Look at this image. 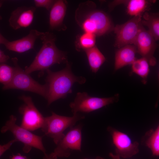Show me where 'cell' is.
Masks as SVG:
<instances>
[{"instance_id": "6da1fadb", "label": "cell", "mask_w": 159, "mask_h": 159, "mask_svg": "<svg viewBox=\"0 0 159 159\" xmlns=\"http://www.w3.org/2000/svg\"><path fill=\"white\" fill-rule=\"evenodd\" d=\"M46 71L47 75L45 81L48 87V105L58 99L65 98L71 93L74 83L82 84L86 81L85 77L77 76L73 73L71 66L68 63L66 67L59 71L54 72L49 69Z\"/></svg>"}, {"instance_id": "7a4b0ae2", "label": "cell", "mask_w": 159, "mask_h": 159, "mask_svg": "<svg viewBox=\"0 0 159 159\" xmlns=\"http://www.w3.org/2000/svg\"><path fill=\"white\" fill-rule=\"evenodd\" d=\"M40 38L42 46L31 64L26 67L24 71L28 74L36 71L46 70L55 64L67 62L65 54L55 45V37L53 34L43 32Z\"/></svg>"}, {"instance_id": "3957f363", "label": "cell", "mask_w": 159, "mask_h": 159, "mask_svg": "<svg viewBox=\"0 0 159 159\" xmlns=\"http://www.w3.org/2000/svg\"><path fill=\"white\" fill-rule=\"evenodd\" d=\"M12 60L14 65V72L13 78L8 84L4 85L3 90L17 89L37 94L47 99L48 87L47 83L42 85L35 81L26 73L19 65L18 59L13 58Z\"/></svg>"}, {"instance_id": "277c9868", "label": "cell", "mask_w": 159, "mask_h": 159, "mask_svg": "<svg viewBox=\"0 0 159 159\" xmlns=\"http://www.w3.org/2000/svg\"><path fill=\"white\" fill-rule=\"evenodd\" d=\"M85 117L84 116L78 113L69 117L52 112L51 116L44 117V125L41 129L45 135L52 138L57 145L65 135L63 132L66 129L72 127L77 121Z\"/></svg>"}, {"instance_id": "5b68a950", "label": "cell", "mask_w": 159, "mask_h": 159, "mask_svg": "<svg viewBox=\"0 0 159 159\" xmlns=\"http://www.w3.org/2000/svg\"><path fill=\"white\" fill-rule=\"evenodd\" d=\"M17 118L14 115L10 117L5 125L1 128V132L4 133L9 131L13 134L17 141H20L24 144L23 151L28 153L32 148H34L46 153V150L43 144L42 137L35 135L16 123Z\"/></svg>"}, {"instance_id": "8992f818", "label": "cell", "mask_w": 159, "mask_h": 159, "mask_svg": "<svg viewBox=\"0 0 159 159\" xmlns=\"http://www.w3.org/2000/svg\"><path fill=\"white\" fill-rule=\"evenodd\" d=\"M118 97L117 94L110 97L100 98L90 96L86 92H79L69 106L73 115L78 112L89 113L117 102Z\"/></svg>"}, {"instance_id": "52a82bcc", "label": "cell", "mask_w": 159, "mask_h": 159, "mask_svg": "<svg viewBox=\"0 0 159 159\" xmlns=\"http://www.w3.org/2000/svg\"><path fill=\"white\" fill-rule=\"evenodd\" d=\"M142 15L133 18L122 24L116 25L113 30L115 34L114 46L119 48L134 43L143 25Z\"/></svg>"}, {"instance_id": "ba28073f", "label": "cell", "mask_w": 159, "mask_h": 159, "mask_svg": "<svg viewBox=\"0 0 159 159\" xmlns=\"http://www.w3.org/2000/svg\"><path fill=\"white\" fill-rule=\"evenodd\" d=\"M82 126L78 125L70 130L57 144L54 151L48 155L52 159L68 157L73 150L81 151Z\"/></svg>"}, {"instance_id": "9c48e42d", "label": "cell", "mask_w": 159, "mask_h": 159, "mask_svg": "<svg viewBox=\"0 0 159 159\" xmlns=\"http://www.w3.org/2000/svg\"><path fill=\"white\" fill-rule=\"evenodd\" d=\"M19 98L24 104L19 109L22 118L21 126L30 131L41 128L44 122V117L34 105L32 98L23 95Z\"/></svg>"}, {"instance_id": "30bf717a", "label": "cell", "mask_w": 159, "mask_h": 159, "mask_svg": "<svg viewBox=\"0 0 159 159\" xmlns=\"http://www.w3.org/2000/svg\"><path fill=\"white\" fill-rule=\"evenodd\" d=\"M85 32L101 36L113 29L114 27L108 16L100 11H94L88 14L82 22Z\"/></svg>"}, {"instance_id": "8fae6325", "label": "cell", "mask_w": 159, "mask_h": 159, "mask_svg": "<svg viewBox=\"0 0 159 159\" xmlns=\"http://www.w3.org/2000/svg\"><path fill=\"white\" fill-rule=\"evenodd\" d=\"M107 130L112 136L116 155L123 158H128L138 153L139 144L138 142H132L127 135L111 127H108Z\"/></svg>"}, {"instance_id": "7c38bea8", "label": "cell", "mask_w": 159, "mask_h": 159, "mask_svg": "<svg viewBox=\"0 0 159 159\" xmlns=\"http://www.w3.org/2000/svg\"><path fill=\"white\" fill-rule=\"evenodd\" d=\"M155 40L148 30L143 26L140 29L134 44L138 52L143 57L147 59L150 65L155 64L153 56L157 45Z\"/></svg>"}, {"instance_id": "4fadbf2b", "label": "cell", "mask_w": 159, "mask_h": 159, "mask_svg": "<svg viewBox=\"0 0 159 159\" xmlns=\"http://www.w3.org/2000/svg\"><path fill=\"white\" fill-rule=\"evenodd\" d=\"M36 10L34 6L18 7L11 14L9 20L10 26L15 30L29 26L32 22Z\"/></svg>"}, {"instance_id": "5bb4252c", "label": "cell", "mask_w": 159, "mask_h": 159, "mask_svg": "<svg viewBox=\"0 0 159 159\" xmlns=\"http://www.w3.org/2000/svg\"><path fill=\"white\" fill-rule=\"evenodd\" d=\"M43 33L36 29H32L26 36L17 40L8 41L4 45L9 50L23 53L34 48L36 40L40 38Z\"/></svg>"}, {"instance_id": "9a60e30c", "label": "cell", "mask_w": 159, "mask_h": 159, "mask_svg": "<svg viewBox=\"0 0 159 159\" xmlns=\"http://www.w3.org/2000/svg\"><path fill=\"white\" fill-rule=\"evenodd\" d=\"M137 52L136 48L134 45H127L119 48L115 54V69L117 70L132 64L136 59Z\"/></svg>"}, {"instance_id": "2e32d148", "label": "cell", "mask_w": 159, "mask_h": 159, "mask_svg": "<svg viewBox=\"0 0 159 159\" xmlns=\"http://www.w3.org/2000/svg\"><path fill=\"white\" fill-rule=\"evenodd\" d=\"M66 9V5L64 1L60 0L55 1L50 13L49 23L51 29H56L62 24Z\"/></svg>"}, {"instance_id": "e0dca14e", "label": "cell", "mask_w": 159, "mask_h": 159, "mask_svg": "<svg viewBox=\"0 0 159 159\" xmlns=\"http://www.w3.org/2000/svg\"><path fill=\"white\" fill-rule=\"evenodd\" d=\"M143 25L147 26L148 31L155 41L159 39V16L158 13L145 12L141 19Z\"/></svg>"}, {"instance_id": "ac0fdd59", "label": "cell", "mask_w": 159, "mask_h": 159, "mask_svg": "<svg viewBox=\"0 0 159 159\" xmlns=\"http://www.w3.org/2000/svg\"><path fill=\"white\" fill-rule=\"evenodd\" d=\"M85 51L92 72L96 73L105 61V57L95 46Z\"/></svg>"}, {"instance_id": "d6986e66", "label": "cell", "mask_w": 159, "mask_h": 159, "mask_svg": "<svg viewBox=\"0 0 159 159\" xmlns=\"http://www.w3.org/2000/svg\"><path fill=\"white\" fill-rule=\"evenodd\" d=\"M147 139L145 144L151 150L153 156L159 155V126H158L155 130L151 129L145 135Z\"/></svg>"}, {"instance_id": "ffe728a7", "label": "cell", "mask_w": 159, "mask_h": 159, "mask_svg": "<svg viewBox=\"0 0 159 159\" xmlns=\"http://www.w3.org/2000/svg\"><path fill=\"white\" fill-rule=\"evenodd\" d=\"M149 63L146 58L142 57L136 59L131 64L133 72L138 74L145 81L149 72Z\"/></svg>"}, {"instance_id": "44dd1931", "label": "cell", "mask_w": 159, "mask_h": 159, "mask_svg": "<svg viewBox=\"0 0 159 159\" xmlns=\"http://www.w3.org/2000/svg\"><path fill=\"white\" fill-rule=\"evenodd\" d=\"M149 1L145 0H131L127 1L128 14L134 16L142 15L148 6Z\"/></svg>"}, {"instance_id": "7402d4cb", "label": "cell", "mask_w": 159, "mask_h": 159, "mask_svg": "<svg viewBox=\"0 0 159 159\" xmlns=\"http://www.w3.org/2000/svg\"><path fill=\"white\" fill-rule=\"evenodd\" d=\"M14 72V67L0 64V83L4 85L9 83L12 79Z\"/></svg>"}, {"instance_id": "603a6c76", "label": "cell", "mask_w": 159, "mask_h": 159, "mask_svg": "<svg viewBox=\"0 0 159 159\" xmlns=\"http://www.w3.org/2000/svg\"><path fill=\"white\" fill-rule=\"evenodd\" d=\"M96 36L93 34L85 32L78 39L79 47L85 50L93 47L95 46Z\"/></svg>"}, {"instance_id": "cb8c5ba5", "label": "cell", "mask_w": 159, "mask_h": 159, "mask_svg": "<svg viewBox=\"0 0 159 159\" xmlns=\"http://www.w3.org/2000/svg\"><path fill=\"white\" fill-rule=\"evenodd\" d=\"M56 1L52 0H34V2L36 7H42L49 11Z\"/></svg>"}, {"instance_id": "d4e9b609", "label": "cell", "mask_w": 159, "mask_h": 159, "mask_svg": "<svg viewBox=\"0 0 159 159\" xmlns=\"http://www.w3.org/2000/svg\"><path fill=\"white\" fill-rule=\"evenodd\" d=\"M17 142L15 139L12 140L7 143L3 145H0V157L6 150L9 149L11 146Z\"/></svg>"}, {"instance_id": "484cf974", "label": "cell", "mask_w": 159, "mask_h": 159, "mask_svg": "<svg viewBox=\"0 0 159 159\" xmlns=\"http://www.w3.org/2000/svg\"><path fill=\"white\" fill-rule=\"evenodd\" d=\"M9 58L8 55L5 54L4 52L0 49V64L6 62Z\"/></svg>"}, {"instance_id": "4316f807", "label": "cell", "mask_w": 159, "mask_h": 159, "mask_svg": "<svg viewBox=\"0 0 159 159\" xmlns=\"http://www.w3.org/2000/svg\"><path fill=\"white\" fill-rule=\"evenodd\" d=\"M11 159H30L20 154L19 153L16 155H13Z\"/></svg>"}, {"instance_id": "83f0119b", "label": "cell", "mask_w": 159, "mask_h": 159, "mask_svg": "<svg viewBox=\"0 0 159 159\" xmlns=\"http://www.w3.org/2000/svg\"><path fill=\"white\" fill-rule=\"evenodd\" d=\"M1 19V16L0 15V20ZM8 41L0 33V44H3L4 45Z\"/></svg>"}, {"instance_id": "f1b7e54d", "label": "cell", "mask_w": 159, "mask_h": 159, "mask_svg": "<svg viewBox=\"0 0 159 159\" xmlns=\"http://www.w3.org/2000/svg\"><path fill=\"white\" fill-rule=\"evenodd\" d=\"M109 155L111 158V159H121L120 157L118 155H115L112 153H109Z\"/></svg>"}, {"instance_id": "f546056e", "label": "cell", "mask_w": 159, "mask_h": 159, "mask_svg": "<svg viewBox=\"0 0 159 159\" xmlns=\"http://www.w3.org/2000/svg\"><path fill=\"white\" fill-rule=\"evenodd\" d=\"M44 154V156L43 157L44 159H52L48 155H47L46 153H45Z\"/></svg>"}, {"instance_id": "4dcf8cb0", "label": "cell", "mask_w": 159, "mask_h": 159, "mask_svg": "<svg viewBox=\"0 0 159 159\" xmlns=\"http://www.w3.org/2000/svg\"><path fill=\"white\" fill-rule=\"evenodd\" d=\"M84 159H88L85 158ZM94 159H105L104 158L101 157L100 156H97Z\"/></svg>"}, {"instance_id": "1f68e13d", "label": "cell", "mask_w": 159, "mask_h": 159, "mask_svg": "<svg viewBox=\"0 0 159 159\" xmlns=\"http://www.w3.org/2000/svg\"><path fill=\"white\" fill-rule=\"evenodd\" d=\"M3 3V1H0V7L1 6Z\"/></svg>"}]
</instances>
